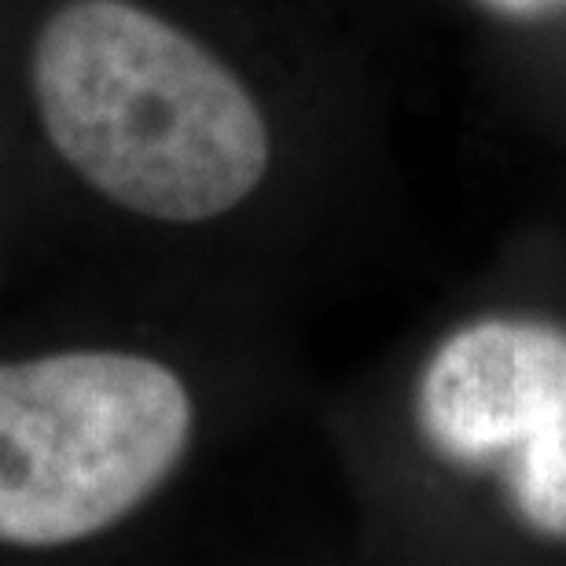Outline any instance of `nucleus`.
<instances>
[{
	"label": "nucleus",
	"mask_w": 566,
	"mask_h": 566,
	"mask_svg": "<svg viewBox=\"0 0 566 566\" xmlns=\"http://www.w3.org/2000/svg\"><path fill=\"white\" fill-rule=\"evenodd\" d=\"M30 93L63 163L137 218H224L269 174L273 140L251 88L133 0L55 8L33 38Z\"/></svg>",
	"instance_id": "1"
},
{
	"label": "nucleus",
	"mask_w": 566,
	"mask_h": 566,
	"mask_svg": "<svg viewBox=\"0 0 566 566\" xmlns=\"http://www.w3.org/2000/svg\"><path fill=\"white\" fill-rule=\"evenodd\" d=\"M196 427L185 379L126 349L0 365V545L63 548L129 518Z\"/></svg>",
	"instance_id": "2"
},
{
	"label": "nucleus",
	"mask_w": 566,
	"mask_h": 566,
	"mask_svg": "<svg viewBox=\"0 0 566 566\" xmlns=\"http://www.w3.org/2000/svg\"><path fill=\"white\" fill-rule=\"evenodd\" d=\"M446 460L493 468L537 534L566 541V332L490 316L452 332L416 398Z\"/></svg>",
	"instance_id": "3"
},
{
	"label": "nucleus",
	"mask_w": 566,
	"mask_h": 566,
	"mask_svg": "<svg viewBox=\"0 0 566 566\" xmlns=\"http://www.w3.org/2000/svg\"><path fill=\"white\" fill-rule=\"evenodd\" d=\"M482 4L504 11V15H541V11L559 8L566 0H482Z\"/></svg>",
	"instance_id": "4"
}]
</instances>
